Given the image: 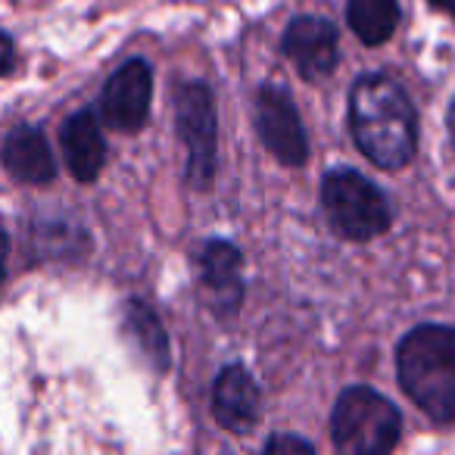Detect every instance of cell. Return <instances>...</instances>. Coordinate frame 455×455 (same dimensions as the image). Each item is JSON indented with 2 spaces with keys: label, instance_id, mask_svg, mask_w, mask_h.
I'll list each match as a JSON object with an SVG mask.
<instances>
[{
  "label": "cell",
  "instance_id": "cell-9",
  "mask_svg": "<svg viewBox=\"0 0 455 455\" xmlns=\"http://www.w3.org/2000/svg\"><path fill=\"white\" fill-rule=\"evenodd\" d=\"M281 51L306 82H324L337 69V28L322 16H297L281 38Z\"/></svg>",
  "mask_w": 455,
  "mask_h": 455
},
{
  "label": "cell",
  "instance_id": "cell-5",
  "mask_svg": "<svg viewBox=\"0 0 455 455\" xmlns=\"http://www.w3.org/2000/svg\"><path fill=\"white\" fill-rule=\"evenodd\" d=\"M172 103H175L178 138L188 150V181L206 190L219 165V116H215L212 91L206 82L188 78L172 88Z\"/></svg>",
  "mask_w": 455,
  "mask_h": 455
},
{
  "label": "cell",
  "instance_id": "cell-6",
  "mask_svg": "<svg viewBox=\"0 0 455 455\" xmlns=\"http://www.w3.org/2000/svg\"><path fill=\"white\" fill-rule=\"evenodd\" d=\"M253 122L256 132H259L266 150L272 153L278 163L303 165L309 159V138H306L303 119H299L297 107H293V97L287 94L278 84H262L256 91L253 103Z\"/></svg>",
  "mask_w": 455,
  "mask_h": 455
},
{
  "label": "cell",
  "instance_id": "cell-10",
  "mask_svg": "<svg viewBox=\"0 0 455 455\" xmlns=\"http://www.w3.org/2000/svg\"><path fill=\"white\" fill-rule=\"evenodd\" d=\"M212 415L231 434H250L262 418V396L243 365H225L212 384Z\"/></svg>",
  "mask_w": 455,
  "mask_h": 455
},
{
  "label": "cell",
  "instance_id": "cell-4",
  "mask_svg": "<svg viewBox=\"0 0 455 455\" xmlns=\"http://www.w3.org/2000/svg\"><path fill=\"white\" fill-rule=\"evenodd\" d=\"M322 209L343 241H371L390 231L393 209L384 190L355 169H331L322 178Z\"/></svg>",
  "mask_w": 455,
  "mask_h": 455
},
{
  "label": "cell",
  "instance_id": "cell-11",
  "mask_svg": "<svg viewBox=\"0 0 455 455\" xmlns=\"http://www.w3.org/2000/svg\"><path fill=\"white\" fill-rule=\"evenodd\" d=\"M60 150H63L66 169L76 181H97L103 163H107V138H103L97 109L88 107L66 116V122L60 125Z\"/></svg>",
  "mask_w": 455,
  "mask_h": 455
},
{
  "label": "cell",
  "instance_id": "cell-7",
  "mask_svg": "<svg viewBox=\"0 0 455 455\" xmlns=\"http://www.w3.org/2000/svg\"><path fill=\"white\" fill-rule=\"evenodd\" d=\"M153 100V69L147 60L132 57L109 76L100 97V116L109 128L138 134L150 119Z\"/></svg>",
  "mask_w": 455,
  "mask_h": 455
},
{
  "label": "cell",
  "instance_id": "cell-17",
  "mask_svg": "<svg viewBox=\"0 0 455 455\" xmlns=\"http://www.w3.org/2000/svg\"><path fill=\"white\" fill-rule=\"evenodd\" d=\"M446 125H449V140H452V150H455V97H452V103H449Z\"/></svg>",
  "mask_w": 455,
  "mask_h": 455
},
{
  "label": "cell",
  "instance_id": "cell-15",
  "mask_svg": "<svg viewBox=\"0 0 455 455\" xmlns=\"http://www.w3.org/2000/svg\"><path fill=\"white\" fill-rule=\"evenodd\" d=\"M262 452H266V455H284V452L312 455V452H315V446H312L309 440H303V436H297V434H278V436H272V440H266Z\"/></svg>",
  "mask_w": 455,
  "mask_h": 455
},
{
  "label": "cell",
  "instance_id": "cell-13",
  "mask_svg": "<svg viewBox=\"0 0 455 455\" xmlns=\"http://www.w3.org/2000/svg\"><path fill=\"white\" fill-rule=\"evenodd\" d=\"M347 22L362 44L378 47L396 32L399 0H347Z\"/></svg>",
  "mask_w": 455,
  "mask_h": 455
},
{
  "label": "cell",
  "instance_id": "cell-2",
  "mask_svg": "<svg viewBox=\"0 0 455 455\" xmlns=\"http://www.w3.org/2000/svg\"><path fill=\"white\" fill-rule=\"evenodd\" d=\"M396 374L405 396L436 424L455 421V328L418 324L396 347Z\"/></svg>",
  "mask_w": 455,
  "mask_h": 455
},
{
  "label": "cell",
  "instance_id": "cell-1",
  "mask_svg": "<svg viewBox=\"0 0 455 455\" xmlns=\"http://www.w3.org/2000/svg\"><path fill=\"white\" fill-rule=\"evenodd\" d=\"M349 132L368 163L396 172L418 147V113L396 78L384 72L359 76L349 91Z\"/></svg>",
  "mask_w": 455,
  "mask_h": 455
},
{
  "label": "cell",
  "instance_id": "cell-16",
  "mask_svg": "<svg viewBox=\"0 0 455 455\" xmlns=\"http://www.w3.org/2000/svg\"><path fill=\"white\" fill-rule=\"evenodd\" d=\"M13 35H4V76L13 72Z\"/></svg>",
  "mask_w": 455,
  "mask_h": 455
},
{
  "label": "cell",
  "instance_id": "cell-12",
  "mask_svg": "<svg viewBox=\"0 0 455 455\" xmlns=\"http://www.w3.org/2000/svg\"><path fill=\"white\" fill-rule=\"evenodd\" d=\"M4 169L22 184H51L57 178V159L38 128L16 125L4 138Z\"/></svg>",
  "mask_w": 455,
  "mask_h": 455
},
{
  "label": "cell",
  "instance_id": "cell-8",
  "mask_svg": "<svg viewBox=\"0 0 455 455\" xmlns=\"http://www.w3.org/2000/svg\"><path fill=\"white\" fill-rule=\"evenodd\" d=\"M196 278L215 315H235L243 303V256L231 241H203L196 247Z\"/></svg>",
  "mask_w": 455,
  "mask_h": 455
},
{
  "label": "cell",
  "instance_id": "cell-14",
  "mask_svg": "<svg viewBox=\"0 0 455 455\" xmlns=\"http://www.w3.org/2000/svg\"><path fill=\"white\" fill-rule=\"evenodd\" d=\"M122 324H125L128 337L138 343L140 353H144L159 371H165V368H169V337H165L156 312L147 303H140V299H128L125 309H122Z\"/></svg>",
  "mask_w": 455,
  "mask_h": 455
},
{
  "label": "cell",
  "instance_id": "cell-18",
  "mask_svg": "<svg viewBox=\"0 0 455 455\" xmlns=\"http://www.w3.org/2000/svg\"><path fill=\"white\" fill-rule=\"evenodd\" d=\"M436 10H443V13H449V16H455V0H430Z\"/></svg>",
  "mask_w": 455,
  "mask_h": 455
},
{
  "label": "cell",
  "instance_id": "cell-3",
  "mask_svg": "<svg viewBox=\"0 0 455 455\" xmlns=\"http://www.w3.org/2000/svg\"><path fill=\"white\" fill-rule=\"evenodd\" d=\"M403 434L399 409L371 387H347L331 411V436L340 452L384 455L396 449Z\"/></svg>",
  "mask_w": 455,
  "mask_h": 455
}]
</instances>
